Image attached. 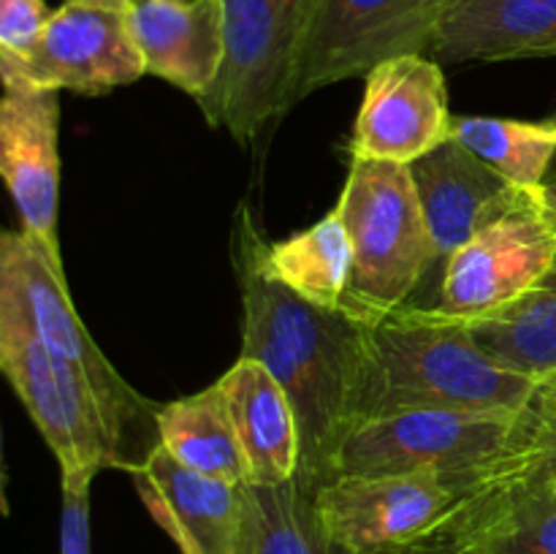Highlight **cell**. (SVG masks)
<instances>
[{
	"label": "cell",
	"instance_id": "1",
	"mask_svg": "<svg viewBox=\"0 0 556 554\" xmlns=\"http://www.w3.org/2000/svg\"><path fill=\"white\" fill-rule=\"evenodd\" d=\"M253 212L242 206L233 266L242 293V358L264 364L291 400L302 440L299 476L326 487L356 427V394L367 320L351 310L307 302L264 272L255 255Z\"/></svg>",
	"mask_w": 556,
	"mask_h": 554
},
{
	"label": "cell",
	"instance_id": "2",
	"mask_svg": "<svg viewBox=\"0 0 556 554\" xmlns=\"http://www.w3.org/2000/svg\"><path fill=\"white\" fill-rule=\"evenodd\" d=\"M535 386V378L489 356L470 320L434 304H405L367 320L356 427L410 411L519 413Z\"/></svg>",
	"mask_w": 556,
	"mask_h": 554
},
{
	"label": "cell",
	"instance_id": "3",
	"mask_svg": "<svg viewBox=\"0 0 556 554\" xmlns=\"http://www.w3.org/2000/svg\"><path fill=\"white\" fill-rule=\"evenodd\" d=\"M337 210L353 242L345 310L372 320L410 304L413 291L440 264L410 166L351 158Z\"/></svg>",
	"mask_w": 556,
	"mask_h": 554
},
{
	"label": "cell",
	"instance_id": "4",
	"mask_svg": "<svg viewBox=\"0 0 556 554\" xmlns=\"http://www.w3.org/2000/svg\"><path fill=\"white\" fill-rule=\"evenodd\" d=\"M0 291L20 304L33 329L54 353L90 380L123 445L128 465L125 473L134 476L161 445V405L139 394L103 356L85 320L76 315L65 282V266L54 264L43 244L27 231H5L0 237Z\"/></svg>",
	"mask_w": 556,
	"mask_h": 554
},
{
	"label": "cell",
	"instance_id": "5",
	"mask_svg": "<svg viewBox=\"0 0 556 554\" xmlns=\"http://www.w3.org/2000/svg\"><path fill=\"white\" fill-rule=\"evenodd\" d=\"M226 60L199 98L206 123L250 144L293 106L315 0H223Z\"/></svg>",
	"mask_w": 556,
	"mask_h": 554
},
{
	"label": "cell",
	"instance_id": "6",
	"mask_svg": "<svg viewBox=\"0 0 556 554\" xmlns=\"http://www.w3.org/2000/svg\"><path fill=\"white\" fill-rule=\"evenodd\" d=\"M0 369L58 459L60 473L128 470L90 380L54 353L20 304L0 291Z\"/></svg>",
	"mask_w": 556,
	"mask_h": 554
},
{
	"label": "cell",
	"instance_id": "7",
	"mask_svg": "<svg viewBox=\"0 0 556 554\" xmlns=\"http://www.w3.org/2000/svg\"><path fill=\"white\" fill-rule=\"evenodd\" d=\"M470 492V473L340 476L320 487L318 505L348 554H443Z\"/></svg>",
	"mask_w": 556,
	"mask_h": 554
},
{
	"label": "cell",
	"instance_id": "8",
	"mask_svg": "<svg viewBox=\"0 0 556 554\" xmlns=\"http://www.w3.org/2000/svg\"><path fill=\"white\" fill-rule=\"evenodd\" d=\"M519 413L410 411L372 418L348 435L337 478L389 473L465 476L481 470L508 445Z\"/></svg>",
	"mask_w": 556,
	"mask_h": 554
},
{
	"label": "cell",
	"instance_id": "9",
	"mask_svg": "<svg viewBox=\"0 0 556 554\" xmlns=\"http://www.w3.org/2000/svg\"><path fill=\"white\" fill-rule=\"evenodd\" d=\"M451 0H315L293 103L345 79H364L400 54H429Z\"/></svg>",
	"mask_w": 556,
	"mask_h": 554
},
{
	"label": "cell",
	"instance_id": "10",
	"mask_svg": "<svg viewBox=\"0 0 556 554\" xmlns=\"http://www.w3.org/2000/svg\"><path fill=\"white\" fill-rule=\"evenodd\" d=\"M554 259L556 228L541 193L448 255L434 307L470 324L486 318L525 299L548 275Z\"/></svg>",
	"mask_w": 556,
	"mask_h": 554
},
{
	"label": "cell",
	"instance_id": "11",
	"mask_svg": "<svg viewBox=\"0 0 556 554\" xmlns=\"http://www.w3.org/2000/svg\"><path fill=\"white\" fill-rule=\"evenodd\" d=\"M128 11L63 0L25 60H0V79H25L79 96H106L134 85L147 65L130 33Z\"/></svg>",
	"mask_w": 556,
	"mask_h": 554
},
{
	"label": "cell",
	"instance_id": "12",
	"mask_svg": "<svg viewBox=\"0 0 556 554\" xmlns=\"http://www.w3.org/2000/svg\"><path fill=\"white\" fill-rule=\"evenodd\" d=\"M451 119L448 87L438 60L429 54L383 60L364 76L351 158L410 166L451 139Z\"/></svg>",
	"mask_w": 556,
	"mask_h": 554
},
{
	"label": "cell",
	"instance_id": "13",
	"mask_svg": "<svg viewBox=\"0 0 556 554\" xmlns=\"http://www.w3.org/2000/svg\"><path fill=\"white\" fill-rule=\"evenodd\" d=\"M0 174L20 212L22 231L43 244L54 264L60 248V90L3 79L0 98Z\"/></svg>",
	"mask_w": 556,
	"mask_h": 554
},
{
	"label": "cell",
	"instance_id": "14",
	"mask_svg": "<svg viewBox=\"0 0 556 554\" xmlns=\"http://www.w3.org/2000/svg\"><path fill=\"white\" fill-rule=\"evenodd\" d=\"M141 503L177 543L179 554H244L248 489L244 483L204 476L157 445L134 473Z\"/></svg>",
	"mask_w": 556,
	"mask_h": 554
},
{
	"label": "cell",
	"instance_id": "15",
	"mask_svg": "<svg viewBox=\"0 0 556 554\" xmlns=\"http://www.w3.org/2000/svg\"><path fill=\"white\" fill-rule=\"evenodd\" d=\"M410 174L440 264L481 228L532 204L543 193V188H514L456 139L443 141L410 163Z\"/></svg>",
	"mask_w": 556,
	"mask_h": 554
},
{
	"label": "cell",
	"instance_id": "16",
	"mask_svg": "<svg viewBox=\"0 0 556 554\" xmlns=\"http://www.w3.org/2000/svg\"><path fill=\"white\" fill-rule=\"evenodd\" d=\"M147 74L199 101L226 60L223 0H139L128 11Z\"/></svg>",
	"mask_w": 556,
	"mask_h": 554
},
{
	"label": "cell",
	"instance_id": "17",
	"mask_svg": "<svg viewBox=\"0 0 556 554\" xmlns=\"http://www.w3.org/2000/svg\"><path fill=\"white\" fill-rule=\"evenodd\" d=\"M429 58L440 65L556 58V0H451Z\"/></svg>",
	"mask_w": 556,
	"mask_h": 554
},
{
	"label": "cell",
	"instance_id": "18",
	"mask_svg": "<svg viewBox=\"0 0 556 554\" xmlns=\"http://www.w3.org/2000/svg\"><path fill=\"white\" fill-rule=\"evenodd\" d=\"M250 467V483H282L299 473L302 440L291 400L255 358L239 356L217 380Z\"/></svg>",
	"mask_w": 556,
	"mask_h": 554
},
{
	"label": "cell",
	"instance_id": "19",
	"mask_svg": "<svg viewBox=\"0 0 556 554\" xmlns=\"http://www.w3.org/2000/svg\"><path fill=\"white\" fill-rule=\"evenodd\" d=\"M443 554H556V487H514L467 505Z\"/></svg>",
	"mask_w": 556,
	"mask_h": 554
},
{
	"label": "cell",
	"instance_id": "20",
	"mask_svg": "<svg viewBox=\"0 0 556 554\" xmlns=\"http://www.w3.org/2000/svg\"><path fill=\"white\" fill-rule=\"evenodd\" d=\"M255 255L269 277L307 302L342 310L353 277V242L340 210L282 242H266L255 228Z\"/></svg>",
	"mask_w": 556,
	"mask_h": 554
},
{
	"label": "cell",
	"instance_id": "21",
	"mask_svg": "<svg viewBox=\"0 0 556 554\" xmlns=\"http://www.w3.org/2000/svg\"><path fill=\"white\" fill-rule=\"evenodd\" d=\"M161 445L185 467L204 476L250 483V467L220 386L161 405Z\"/></svg>",
	"mask_w": 556,
	"mask_h": 554
},
{
	"label": "cell",
	"instance_id": "22",
	"mask_svg": "<svg viewBox=\"0 0 556 554\" xmlns=\"http://www.w3.org/2000/svg\"><path fill=\"white\" fill-rule=\"evenodd\" d=\"M248 546L244 554H348L331 538L318 505V483L293 476L282 483H244Z\"/></svg>",
	"mask_w": 556,
	"mask_h": 554
},
{
	"label": "cell",
	"instance_id": "23",
	"mask_svg": "<svg viewBox=\"0 0 556 554\" xmlns=\"http://www.w3.org/2000/svg\"><path fill=\"white\" fill-rule=\"evenodd\" d=\"M470 478L472 492L465 508L514 487H556V369L538 380L508 445Z\"/></svg>",
	"mask_w": 556,
	"mask_h": 554
},
{
	"label": "cell",
	"instance_id": "24",
	"mask_svg": "<svg viewBox=\"0 0 556 554\" xmlns=\"http://www.w3.org/2000/svg\"><path fill=\"white\" fill-rule=\"evenodd\" d=\"M470 326L483 351L500 364L535 380L552 375L556 369V259L525 299Z\"/></svg>",
	"mask_w": 556,
	"mask_h": 554
},
{
	"label": "cell",
	"instance_id": "25",
	"mask_svg": "<svg viewBox=\"0 0 556 554\" xmlns=\"http://www.w3.org/2000/svg\"><path fill=\"white\" fill-rule=\"evenodd\" d=\"M451 139L465 144L514 188L525 190H538L546 185V172L556 155V128L552 119L527 123L510 117L454 114Z\"/></svg>",
	"mask_w": 556,
	"mask_h": 554
},
{
	"label": "cell",
	"instance_id": "26",
	"mask_svg": "<svg viewBox=\"0 0 556 554\" xmlns=\"http://www.w3.org/2000/svg\"><path fill=\"white\" fill-rule=\"evenodd\" d=\"M92 473H60V554H92Z\"/></svg>",
	"mask_w": 556,
	"mask_h": 554
},
{
	"label": "cell",
	"instance_id": "27",
	"mask_svg": "<svg viewBox=\"0 0 556 554\" xmlns=\"http://www.w3.org/2000/svg\"><path fill=\"white\" fill-rule=\"evenodd\" d=\"M49 16L47 0H0V60H25Z\"/></svg>",
	"mask_w": 556,
	"mask_h": 554
},
{
	"label": "cell",
	"instance_id": "28",
	"mask_svg": "<svg viewBox=\"0 0 556 554\" xmlns=\"http://www.w3.org/2000/svg\"><path fill=\"white\" fill-rule=\"evenodd\" d=\"M543 201H546L548 221H552V226L556 228V179L554 182L543 185Z\"/></svg>",
	"mask_w": 556,
	"mask_h": 554
},
{
	"label": "cell",
	"instance_id": "29",
	"mask_svg": "<svg viewBox=\"0 0 556 554\" xmlns=\"http://www.w3.org/2000/svg\"><path fill=\"white\" fill-rule=\"evenodd\" d=\"M65 3H98V5H112V9H134L139 0H65Z\"/></svg>",
	"mask_w": 556,
	"mask_h": 554
},
{
	"label": "cell",
	"instance_id": "30",
	"mask_svg": "<svg viewBox=\"0 0 556 554\" xmlns=\"http://www.w3.org/2000/svg\"><path fill=\"white\" fill-rule=\"evenodd\" d=\"M552 123H554V128H556V112H554V117H552Z\"/></svg>",
	"mask_w": 556,
	"mask_h": 554
}]
</instances>
